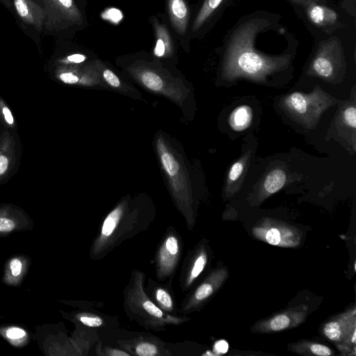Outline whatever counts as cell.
Segmentation results:
<instances>
[{"mask_svg": "<svg viewBox=\"0 0 356 356\" xmlns=\"http://www.w3.org/2000/svg\"><path fill=\"white\" fill-rule=\"evenodd\" d=\"M268 12L257 11L243 17L227 34L223 45L222 75L229 81L247 78L264 81L288 68L293 54H272L259 48L261 31Z\"/></svg>", "mask_w": 356, "mask_h": 356, "instance_id": "1", "label": "cell"}, {"mask_svg": "<svg viewBox=\"0 0 356 356\" xmlns=\"http://www.w3.org/2000/svg\"><path fill=\"white\" fill-rule=\"evenodd\" d=\"M153 220V213L131 209L127 201L120 202L104 219L90 245V259H104L126 241L147 230Z\"/></svg>", "mask_w": 356, "mask_h": 356, "instance_id": "2", "label": "cell"}, {"mask_svg": "<svg viewBox=\"0 0 356 356\" xmlns=\"http://www.w3.org/2000/svg\"><path fill=\"white\" fill-rule=\"evenodd\" d=\"M145 274L132 270L127 285L123 290V307L128 318L146 330L163 331L167 326L179 325L191 318L183 315H172L161 310L144 289Z\"/></svg>", "mask_w": 356, "mask_h": 356, "instance_id": "3", "label": "cell"}, {"mask_svg": "<svg viewBox=\"0 0 356 356\" xmlns=\"http://www.w3.org/2000/svg\"><path fill=\"white\" fill-rule=\"evenodd\" d=\"M337 32L316 38L307 69L311 76L331 82L343 78L347 67L346 46Z\"/></svg>", "mask_w": 356, "mask_h": 356, "instance_id": "4", "label": "cell"}, {"mask_svg": "<svg viewBox=\"0 0 356 356\" xmlns=\"http://www.w3.org/2000/svg\"><path fill=\"white\" fill-rule=\"evenodd\" d=\"M295 10L315 38L329 36L347 28L348 17H353L341 7L339 8L331 3L330 1L295 6Z\"/></svg>", "mask_w": 356, "mask_h": 356, "instance_id": "5", "label": "cell"}, {"mask_svg": "<svg viewBox=\"0 0 356 356\" xmlns=\"http://www.w3.org/2000/svg\"><path fill=\"white\" fill-rule=\"evenodd\" d=\"M284 106L300 123L312 128L317 123L321 114L334 103V99L320 88L312 93L295 92L284 99Z\"/></svg>", "mask_w": 356, "mask_h": 356, "instance_id": "6", "label": "cell"}, {"mask_svg": "<svg viewBox=\"0 0 356 356\" xmlns=\"http://www.w3.org/2000/svg\"><path fill=\"white\" fill-rule=\"evenodd\" d=\"M183 251L184 241L181 234L174 227H168L158 244L154 257L155 275L159 282L172 280Z\"/></svg>", "mask_w": 356, "mask_h": 356, "instance_id": "7", "label": "cell"}, {"mask_svg": "<svg viewBox=\"0 0 356 356\" xmlns=\"http://www.w3.org/2000/svg\"><path fill=\"white\" fill-rule=\"evenodd\" d=\"M252 235L270 245L295 248L302 239L301 231L292 225L273 218H264L252 229Z\"/></svg>", "mask_w": 356, "mask_h": 356, "instance_id": "8", "label": "cell"}, {"mask_svg": "<svg viewBox=\"0 0 356 356\" xmlns=\"http://www.w3.org/2000/svg\"><path fill=\"white\" fill-rule=\"evenodd\" d=\"M44 27L49 31H60L80 25L83 16L74 0H43Z\"/></svg>", "mask_w": 356, "mask_h": 356, "instance_id": "9", "label": "cell"}, {"mask_svg": "<svg viewBox=\"0 0 356 356\" xmlns=\"http://www.w3.org/2000/svg\"><path fill=\"white\" fill-rule=\"evenodd\" d=\"M228 276V270L221 267L212 270L181 303L180 315L186 316L199 310L216 293Z\"/></svg>", "mask_w": 356, "mask_h": 356, "instance_id": "10", "label": "cell"}, {"mask_svg": "<svg viewBox=\"0 0 356 356\" xmlns=\"http://www.w3.org/2000/svg\"><path fill=\"white\" fill-rule=\"evenodd\" d=\"M356 312L355 308L342 313L326 323L323 327L324 336L336 343L342 351L346 346H355L356 334Z\"/></svg>", "mask_w": 356, "mask_h": 356, "instance_id": "11", "label": "cell"}, {"mask_svg": "<svg viewBox=\"0 0 356 356\" xmlns=\"http://www.w3.org/2000/svg\"><path fill=\"white\" fill-rule=\"evenodd\" d=\"M209 257V247L204 240L188 252L179 276V285L183 291L189 290L202 273L207 266Z\"/></svg>", "mask_w": 356, "mask_h": 356, "instance_id": "12", "label": "cell"}, {"mask_svg": "<svg viewBox=\"0 0 356 356\" xmlns=\"http://www.w3.org/2000/svg\"><path fill=\"white\" fill-rule=\"evenodd\" d=\"M305 305L292 307L273 316L257 322L252 331L258 333L280 332L293 328L302 323L307 314Z\"/></svg>", "mask_w": 356, "mask_h": 356, "instance_id": "13", "label": "cell"}, {"mask_svg": "<svg viewBox=\"0 0 356 356\" xmlns=\"http://www.w3.org/2000/svg\"><path fill=\"white\" fill-rule=\"evenodd\" d=\"M144 289L149 298L164 312L180 315L172 288V280H168L166 284H162L152 278H148Z\"/></svg>", "mask_w": 356, "mask_h": 356, "instance_id": "14", "label": "cell"}, {"mask_svg": "<svg viewBox=\"0 0 356 356\" xmlns=\"http://www.w3.org/2000/svg\"><path fill=\"white\" fill-rule=\"evenodd\" d=\"M17 143L15 136L6 129L0 136V184L11 176L17 162Z\"/></svg>", "mask_w": 356, "mask_h": 356, "instance_id": "15", "label": "cell"}, {"mask_svg": "<svg viewBox=\"0 0 356 356\" xmlns=\"http://www.w3.org/2000/svg\"><path fill=\"white\" fill-rule=\"evenodd\" d=\"M13 6L26 24L33 26L40 31L44 27V8L35 0H11Z\"/></svg>", "mask_w": 356, "mask_h": 356, "instance_id": "16", "label": "cell"}, {"mask_svg": "<svg viewBox=\"0 0 356 356\" xmlns=\"http://www.w3.org/2000/svg\"><path fill=\"white\" fill-rule=\"evenodd\" d=\"M234 0H204L193 24L192 31H199L212 18L217 17L226 10Z\"/></svg>", "mask_w": 356, "mask_h": 356, "instance_id": "17", "label": "cell"}, {"mask_svg": "<svg viewBox=\"0 0 356 356\" xmlns=\"http://www.w3.org/2000/svg\"><path fill=\"white\" fill-rule=\"evenodd\" d=\"M169 18L174 29L184 34L188 24V10L184 0H168Z\"/></svg>", "mask_w": 356, "mask_h": 356, "instance_id": "18", "label": "cell"}, {"mask_svg": "<svg viewBox=\"0 0 356 356\" xmlns=\"http://www.w3.org/2000/svg\"><path fill=\"white\" fill-rule=\"evenodd\" d=\"M286 180L287 175L284 170L276 168L270 171L264 179L259 200L263 201L270 195L280 191L284 186Z\"/></svg>", "mask_w": 356, "mask_h": 356, "instance_id": "19", "label": "cell"}, {"mask_svg": "<svg viewBox=\"0 0 356 356\" xmlns=\"http://www.w3.org/2000/svg\"><path fill=\"white\" fill-rule=\"evenodd\" d=\"M153 24L156 36L154 55L157 57L170 56L173 53L174 47L167 27L156 19H154Z\"/></svg>", "mask_w": 356, "mask_h": 356, "instance_id": "20", "label": "cell"}, {"mask_svg": "<svg viewBox=\"0 0 356 356\" xmlns=\"http://www.w3.org/2000/svg\"><path fill=\"white\" fill-rule=\"evenodd\" d=\"M249 160V154H244L231 166L225 186V194L230 197L238 189L239 181L243 176Z\"/></svg>", "mask_w": 356, "mask_h": 356, "instance_id": "21", "label": "cell"}, {"mask_svg": "<svg viewBox=\"0 0 356 356\" xmlns=\"http://www.w3.org/2000/svg\"><path fill=\"white\" fill-rule=\"evenodd\" d=\"M157 341L153 339H145L143 337L140 339H138L131 345V350L129 351L130 355H137L139 356H158L167 355L164 353L161 346Z\"/></svg>", "mask_w": 356, "mask_h": 356, "instance_id": "22", "label": "cell"}, {"mask_svg": "<svg viewBox=\"0 0 356 356\" xmlns=\"http://www.w3.org/2000/svg\"><path fill=\"white\" fill-rule=\"evenodd\" d=\"M252 118V109L247 105L236 108L229 118V123L235 131H243L251 123Z\"/></svg>", "mask_w": 356, "mask_h": 356, "instance_id": "23", "label": "cell"}, {"mask_svg": "<svg viewBox=\"0 0 356 356\" xmlns=\"http://www.w3.org/2000/svg\"><path fill=\"white\" fill-rule=\"evenodd\" d=\"M290 350L298 354L307 355L330 356L333 354L329 347L321 343L311 341H301L291 345Z\"/></svg>", "mask_w": 356, "mask_h": 356, "instance_id": "24", "label": "cell"}, {"mask_svg": "<svg viewBox=\"0 0 356 356\" xmlns=\"http://www.w3.org/2000/svg\"><path fill=\"white\" fill-rule=\"evenodd\" d=\"M22 216L21 211L11 206L0 207V233H10L17 228L18 217Z\"/></svg>", "mask_w": 356, "mask_h": 356, "instance_id": "25", "label": "cell"}, {"mask_svg": "<svg viewBox=\"0 0 356 356\" xmlns=\"http://www.w3.org/2000/svg\"><path fill=\"white\" fill-rule=\"evenodd\" d=\"M24 269V266L21 259L19 257L11 259L6 270V282L10 284L18 283L22 277Z\"/></svg>", "mask_w": 356, "mask_h": 356, "instance_id": "26", "label": "cell"}, {"mask_svg": "<svg viewBox=\"0 0 356 356\" xmlns=\"http://www.w3.org/2000/svg\"><path fill=\"white\" fill-rule=\"evenodd\" d=\"M142 83L149 89L159 91L163 87V81L155 72L149 69H142L138 72Z\"/></svg>", "mask_w": 356, "mask_h": 356, "instance_id": "27", "label": "cell"}, {"mask_svg": "<svg viewBox=\"0 0 356 356\" xmlns=\"http://www.w3.org/2000/svg\"><path fill=\"white\" fill-rule=\"evenodd\" d=\"M76 318L83 325L91 328H99L106 325L104 318L94 313L82 312L75 316Z\"/></svg>", "mask_w": 356, "mask_h": 356, "instance_id": "28", "label": "cell"}, {"mask_svg": "<svg viewBox=\"0 0 356 356\" xmlns=\"http://www.w3.org/2000/svg\"><path fill=\"white\" fill-rule=\"evenodd\" d=\"M160 158L168 175L170 177H175L179 170V165L175 156L165 150H160Z\"/></svg>", "mask_w": 356, "mask_h": 356, "instance_id": "29", "label": "cell"}, {"mask_svg": "<svg viewBox=\"0 0 356 356\" xmlns=\"http://www.w3.org/2000/svg\"><path fill=\"white\" fill-rule=\"evenodd\" d=\"M0 121L8 129L17 126L13 115L5 101L0 97Z\"/></svg>", "mask_w": 356, "mask_h": 356, "instance_id": "30", "label": "cell"}, {"mask_svg": "<svg viewBox=\"0 0 356 356\" xmlns=\"http://www.w3.org/2000/svg\"><path fill=\"white\" fill-rule=\"evenodd\" d=\"M26 335V332L18 327H9L5 332L6 339L14 345L22 344Z\"/></svg>", "mask_w": 356, "mask_h": 356, "instance_id": "31", "label": "cell"}, {"mask_svg": "<svg viewBox=\"0 0 356 356\" xmlns=\"http://www.w3.org/2000/svg\"><path fill=\"white\" fill-rule=\"evenodd\" d=\"M342 120L343 123L352 128L353 130L356 128V109L354 106H348L343 110L342 113Z\"/></svg>", "mask_w": 356, "mask_h": 356, "instance_id": "32", "label": "cell"}, {"mask_svg": "<svg viewBox=\"0 0 356 356\" xmlns=\"http://www.w3.org/2000/svg\"><path fill=\"white\" fill-rule=\"evenodd\" d=\"M102 75L106 81L111 86L118 88L120 86V81L115 74L109 69H104Z\"/></svg>", "mask_w": 356, "mask_h": 356, "instance_id": "33", "label": "cell"}, {"mask_svg": "<svg viewBox=\"0 0 356 356\" xmlns=\"http://www.w3.org/2000/svg\"><path fill=\"white\" fill-rule=\"evenodd\" d=\"M86 60V56L82 54H72L62 58L59 63L60 65H71L78 64L83 62Z\"/></svg>", "mask_w": 356, "mask_h": 356, "instance_id": "34", "label": "cell"}, {"mask_svg": "<svg viewBox=\"0 0 356 356\" xmlns=\"http://www.w3.org/2000/svg\"><path fill=\"white\" fill-rule=\"evenodd\" d=\"M99 355H103L106 356H130V353L123 350L104 347L103 348L102 353Z\"/></svg>", "mask_w": 356, "mask_h": 356, "instance_id": "35", "label": "cell"}, {"mask_svg": "<svg viewBox=\"0 0 356 356\" xmlns=\"http://www.w3.org/2000/svg\"><path fill=\"white\" fill-rule=\"evenodd\" d=\"M341 7L345 10L350 15L355 17L356 16V0H341Z\"/></svg>", "mask_w": 356, "mask_h": 356, "instance_id": "36", "label": "cell"}, {"mask_svg": "<svg viewBox=\"0 0 356 356\" xmlns=\"http://www.w3.org/2000/svg\"><path fill=\"white\" fill-rule=\"evenodd\" d=\"M229 349V345L225 340H219L216 342L213 346V351L218 355H221L227 353Z\"/></svg>", "mask_w": 356, "mask_h": 356, "instance_id": "37", "label": "cell"}, {"mask_svg": "<svg viewBox=\"0 0 356 356\" xmlns=\"http://www.w3.org/2000/svg\"><path fill=\"white\" fill-rule=\"evenodd\" d=\"M294 6H302L312 2H326L330 0H289Z\"/></svg>", "mask_w": 356, "mask_h": 356, "instance_id": "38", "label": "cell"}, {"mask_svg": "<svg viewBox=\"0 0 356 356\" xmlns=\"http://www.w3.org/2000/svg\"><path fill=\"white\" fill-rule=\"evenodd\" d=\"M3 2L6 6L10 7L11 6V0H0Z\"/></svg>", "mask_w": 356, "mask_h": 356, "instance_id": "39", "label": "cell"}]
</instances>
